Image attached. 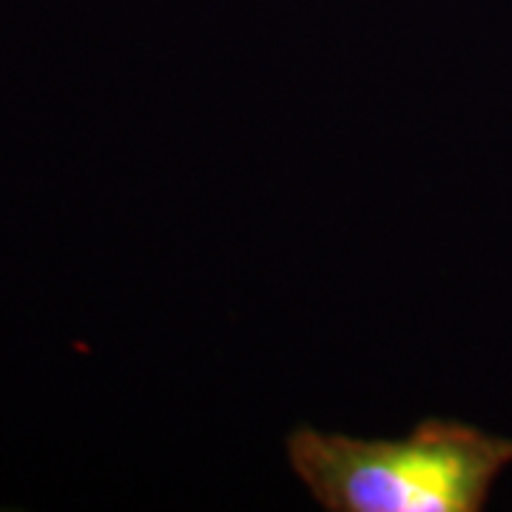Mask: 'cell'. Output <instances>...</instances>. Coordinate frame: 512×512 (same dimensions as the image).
I'll return each mask as SVG.
<instances>
[{
	"label": "cell",
	"instance_id": "cell-1",
	"mask_svg": "<svg viewBox=\"0 0 512 512\" xmlns=\"http://www.w3.org/2000/svg\"><path fill=\"white\" fill-rule=\"evenodd\" d=\"M296 476L328 512H478L512 464V439L427 419L404 439H353L296 427Z\"/></svg>",
	"mask_w": 512,
	"mask_h": 512
}]
</instances>
